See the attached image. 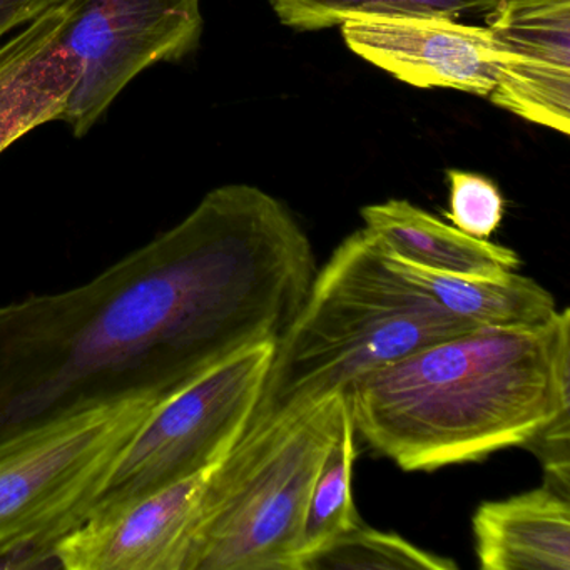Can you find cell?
<instances>
[{"label":"cell","instance_id":"obj_1","mask_svg":"<svg viewBox=\"0 0 570 570\" xmlns=\"http://www.w3.org/2000/svg\"><path fill=\"white\" fill-rule=\"evenodd\" d=\"M308 236L256 186L209 191L89 282L0 306V440L131 396L168 399L275 342L315 278Z\"/></svg>","mask_w":570,"mask_h":570},{"label":"cell","instance_id":"obj_2","mask_svg":"<svg viewBox=\"0 0 570 570\" xmlns=\"http://www.w3.org/2000/svg\"><path fill=\"white\" fill-rule=\"evenodd\" d=\"M559 312L539 328H475L345 392L355 432L406 472L480 462L570 416V365L553 363Z\"/></svg>","mask_w":570,"mask_h":570},{"label":"cell","instance_id":"obj_3","mask_svg":"<svg viewBox=\"0 0 570 570\" xmlns=\"http://www.w3.org/2000/svg\"><path fill=\"white\" fill-rule=\"evenodd\" d=\"M386 265L365 228L340 243L275 352L245 432L335 393L419 350L475 330Z\"/></svg>","mask_w":570,"mask_h":570},{"label":"cell","instance_id":"obj_4","mask_svg":"<svg viewBox=\"0 0 570 570\" xmlns=\"http://www.w3.org/2000/svg\"><path fill=\"white\" fill-rule=\"evenodd\" d=\"M346 412L335 393L243 432L209 466L185 570H298L309 492Z\"/></svg>","mask_w":570,"mask_h":570},{"label":"cell","instance_id":"obj_5","mask_svg":"<svg viewBox=\"0 0 570 570\" xmlns=\"http://www.w3.org/2000/svg\"><path fill=\"white\" fill-rule=\"evenodd\" d=\"M163 396L142 395L49 420L0 440V567L55 563L129 440Z\"/></svg>","mask_w":570,"mask_h":570},{"label":"cell","instance_id":"obj_6","mask_svg":"<svg viewBox=\"0 0 570 570\" xmlns=\"http://www.w3.org/2000/svg\"><path fill=\"white\" fill-rule=\"evenodd\" d=\"M273 352L275 342L243 350L161 400L122 450L82 522L186 479L232 449L255 412Z\"/></svg>","mask_w":570,"mask_h":570},{"label":"cell","instance_id":"obj_7","mask_svg":"<svg viewBox=\"0 0 570 570\" xmlns=\"http://www.w3.org/2000/svg\"><path fill=\"white\" fill-rule=\"evenodd\" d=\"M62 42L81 75L59 121L85 138L129 82L198 48L202 0H65Z\"/></svg>","mask_w":570,"mask_h":570},{"label":"cell","instance_id":"obj_8","mask_svg":"<svg viewBox=\"0 0 570 570\" xmlns=\"http://www.w3.org/2000/svg\"><path fill=\"white\" fill-rule=\"evenodd\" d=\"M340 28L356 56L415 88L487 98L505 59L489 29L453 19H362Z\"/></svg>","mask_w":570,"mask_h":570},{"label":"cell","instance_id":"obj_9","mask_svg":"<svg viewBox=\"0 0 570 570\" xmlns=\"http://www.w3.org/2000/svg\"><path fill=\"white\" fill-rule=\"evenodd\" d=\"M62 26L58 6L0 46V155L65 112L81 61L62 42Z\"/></svg>","mask_w":570,"mask_h":570},{"label":"cell","instance_id":"obj_10","mask_svg":"<svg viewBox=\"0 0 570 570\" xmlns=\"http://www.w3.org/2000/svg\"><path fill=\"white\" fill-rule=\"evenodd\" d=\"M482 570H570V505L543 485L480 503L472 517Z\"/></svg>","mask_w":570,"mask_h":570},{"label":"cell","instance_id":"obj_11","mask_svg":"<svg viewBox=\"0 0 570 570\" xmlns=\"http://www.w3.org/2000/svg\"><path fill=\"white\" fill-rule=\"evenodd\" d=\"M360 215L366 232L386 252L422 268L455 275L500 276L517 272L522 265L513 249L465 235L405 199L365 206Z\"/></svg>","mask_w":570,"mask_h":570},{"label":"cell","instance_id":"obj_12","mask_svg":"<svg viewBox=\"0 0 570 570\" xmlns=\"http://www.w3.org/2000/svg\"><path fill=\"white\" fill-rule=\"evenodd\" d=\"M383 256L393 272L432 296L450 315L476 328H539L559 312L556 299L542 285L517 272L455 275L413 265L385 248Z\"/></svg>","mask_w":570,"mask_h":570},{"label":"cell","instance_id":"obj_13","mask_svg":"<svg viewBox=\"0 0 570 570\" xmlns=\"http://www.w3.org/2000/svg\"><path fill=\"white\" fill-rule=\"evenodd\" d=\"M356 432L352 413L346 412L342 429L330 446L309 492L298 547V570L313 553L362 523L353 502V466Z\"/></svg>","mask_w":570,"mask_h":570},{"label":"cell","instance_id":"obj_14","mask_svg":"<svg viewBox=\"0 0 570 570\" xmlns=\"http://www.w3.org/2000/svg\"><path fill=\"white\" fill-rule=\"evenodd\" d=\"M487 29L507 58L570 68V0H499Z\"/></svg>","mask_w":570,"mask_h":570},{"label":"cell","instance_id":"obj_15","mask_svg":"<svg viewBox=\"0 0 570 570\" xmlns=\"http://www.w3.org/2000/svg\"><path fill=\"white\" fill-rule=\"evenodd\" d=\"M279 21L298 31H320L362 19H456L489 14L499 0H269Z\"/></svg>","mask_w":570,"mask_h":570},{"label":"cell","instance_id":"obj_16","mask_svg":"<svg viewBox=\"0 0 570 570\" xmlns=\"http://www.w3.org/2000/svg\"><path fill=\"white\" fill-rule=\"evenodd\" d=\"M487 98L527 121L569 136L570 68L505 56L495 86Z\"/></svg>","mask_w":570,"mask_h":570},{"label":"cell","instance_id":"obj_17","mask_svg":"<svg viewBox=\"0 0 570 570\" xmlns=\"http://www.w3.org/2000/svg\"><path fill=\"white\" fill-rule=\"evenodd\" d=\"M456 570L452 559L426 552L395 532L358 523L313 553L299 570Z\"/></svg>","mask_w":570,"mask_h":570},{"label":"cell","instance_id":"obj_18","mask_svg":"<svg viewBox=\"0 0 570 570\" xmlns=\"http://www.w3.org/2000/svg\"><path fill=\"white\" fill-rule=\"evenodd\" d=\"M446 219L473 238L489 239L502 225L505 202L495 183L473 173L450 169Z\"/></svg>","mask_w":570,"mask_h":570},{"label":"cell","instance_id":"obj_19","mask_svg":"<svg viewBox=\"0 0 570 570\" xmlns=\"http://www.w3.org/2000/svg\"><path fill=\"white\" fill-rule=\"evenodd\" d=\"M29 22L31 21L28 16L16 4L14 0H0V38L21 26L29 24Z\"/></svg>","mask_w":570,"mask_h":570},{"label":"cell","instance_id":"obj_20","mask_svg":"<svg viewBox=\"0 0 570 570\" xmlns=\"http://www.w3.org/2000/svg\"><path fill=\"white\" fill-rule=\"evenodd\" d=\"M16 4L29 16L31 21L41 18L46 12L52 11V9L61 6L65 0H14Z\"/></svg>","mask_w":570,"mask_h":570}]
</instances>
